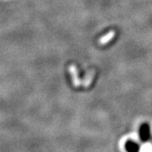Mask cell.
<instances>
[{
    "mask_svg": "<svg viewBox=\"0 0 152 152\" xmlns=\"http://www.w3.org/2000/svg\"><path fill=\"white\" fill-rule=\"evenodd\" d=\"M95 71L91 70V72H89L86 75V80H85V86H88L90 85L91 81L92 80V78L94 75H95Z\"/></svg>",
    "mask_w": 152,
    "mask_h": 152,
    "instance_id": "obj_5",
    "label": "cell"
},
{
    "mask_svg": "<svg viewBox=\"0 0 152 152\" xmlns=\"http://www.w3.org/2000/svg\"><path fill=\"white\" fill-rule=\"evenodd\" d=\"M126 149L129 152H138L139 147L134 141H129L126 144Z\"/></svg>",
    "mask_w": 152,
    "mask_h": 152,
    "instance_id": "obj_4",
    "label": "cell"
},
{
    "mask_svg": "<svg viewBox=\"0 0 152 152\" xmlns=\"http://www.w3.org/2000/svg\"><path fill=\"white\" fill-rule=\"evenodd\" d=\"M140 134L142 140H145L149 138V136H150V128H149L148 125H142L141 128H140Z\"/></svg>",
    "mask_w": 152,
    "mask_h": 152,
    "instance_id": "obj_3",
    "label": "cell"
},
{
    "mask_svg": "<svg viewBox=\"0 0 152 152\" xmlns=\"http://www.w3.org/2000/svg\"><path fill=\"white\" fill-rule=\"evenodd\" d=\"M143 152H151V150H150V146L146 145V146L144 147V151Z\"/></svg>",
    "mask_w": 152,
    "mask_h": 152,
    "instance_id": "obj_6",
    "label": "cell"
},
{
    "mask_svg": "<svg viewBox=\"0 0 152 152\" xmlns=\"http://www.w3.org/2000/svg\"><path fill=\"white\" fill-rule=\"evenodd\" d=\"M69 71H70L71 76H72V79H73L74 86H80V80L79 76H78V70H77L76 66L74 65V64L70 65V67H69Z\"/></svg>",
    "mask_w": 152,
    "mask_h": 152,
    "instance_id": "obj_1",
    "label": "cell"
},
{
    "mask_svg": "<svg viewBox=\"0 0 152 152\" xmlns=\"http://www.w3.org/2000/svg\"><path fill=\"white\" fill-rule=\"evenodd\" d=\"M115 36H116V31H109L108 33H107L105 36H103L99 40V43L101 44V45H105L106 43L109 42L111 40H113Z\"/></svg>",
    "mask_w": 152,
    "mask_h": 152,
    "instance_id": "obj_2",
    "label": "cell"
}]
</instances>
